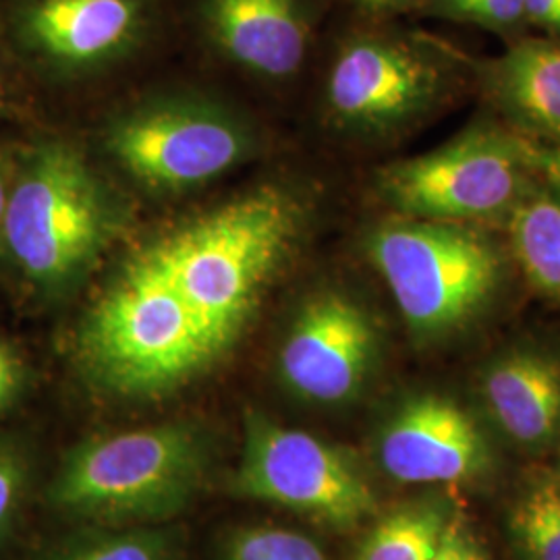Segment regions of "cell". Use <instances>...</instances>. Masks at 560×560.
I'll use <instances>...</instances> for the list:
<instances>
[{
  "label": "cell",
  "instance_id": "3",
  "mask_svg": "<svg viewBox=\"0 0 560 560\" xmlns=\"http://www.w3.org/2000/svg\"><path fill=\"white\" fill-rule=\"evenodd\" d=\"M122 206L62 140L42 141L15 164L2 245L44 295L75 287L122 229Z\"/></svg>",
  "mask_w": 560,
  "mask_h": 560
},
{
  "label": "cell",
  "instance_id": "17",
  "mask_svg": "<svg viewBox=\"0 0 560 560\" xmlns=\"http://www.w3.org/2000/svg\"><path fill=\"white\" fill-rule=\"evenodd\" d=\"M448 515L436 504H411L382 520L361 544L358 560H430Z\"/></svg>",
  "mask_w": 560,
  "mask_h": 560
},
{
  "label": "cell",
  "instance_id": "19",
  "mask_svg": "<svg viewBox=\"0 0 560 560\" xmlns=\"http://www.w3.org/2000/svg\"><path fill=\"white\" fill-rule=\"evenodd\" d=\"M46 560H171V546L159 532L129 529L71 541Z\"/></svg>",
  "mask_w": 560,
  "mask_h": 560
},
{
  "label": "cell",
  "instance_id": "22",
  "mask_svg": "<svg viewBox=\"0 0 560 560\" xmlns=\"http://www.w3.org/2000/svg\"><path fill=\"white\" fill-rule=\"evenodd\" d=\"M425 4L441 18L499 34H513L527 25L523 0H425Z\"/></svg>",
  "mask_w": 560,
  "mask_h": 560
},
{
  "label": "cell",
  "instance_id": "9",
  "mask_svg": "<svg viewBox=\"0 0 560 560\" xmlns=\"http://www.w3.org/2000/svg\"><path fill=\"white\" fill-rule=\"evenodd\" d=\"M235 490L337 529H351L376 511L372 488L340 451L261 413L245 420Z\"/></svg>",
  "mask_w": 560,
  "mask_h": 560
},
{
  "label": "cell",
  "instance_id": "25",
  "mask_svg": "<svg viewBox=\"0 0 560 560\" xmlns=\"http://www.w3.org/2000/svg\"><path fill=\"white\" fill-rule=\"evenodd\" d=\"M529 156L536 173L560 191V143L529 141Z\"/></svg>",
  "mask_w": 560,
  "mask_h": 560
},
{
  "label": "cell",
  "instance_id": "21",
  "mask_svg": "<svg viewBox=\"0 0 560 560\" xmlns=\"http://www.w3.org/2000/svg\"><path fill=\"white\" fill-rule=\"evenodd\" d=\"M32 465L20 442L0 436V546L9 540L30 490Z\"/></svg>",
  "mask_w": 560,
  "mask_h": 560
},
{
  "label": "cell",
  "instance_id": "6",
  "mask_svg": "<svg viewBox=\"0 0 560 560\" xmlns=\"http://www.w3.org/2000/svg\"><path fill=\"white\" fill-rule=\"evenodd\" d=\"M534 175L529 140L499 127H474L386 166L378 189L399 217L478 224L509 217L534 189Z\"/></svg>",
  "mask_w": 560,
  "mask_h": 560
},
{
  "label": "cell",
  "instance_id": "23",
  "mask_svg": "<svg viewBox=\"0 0 560 560\" xmlns=\"http://www.w3.org/2000/svg\"><path fill=\"white\" fill-rule=\"evenodd\" d=\"M430 560H488L478 540L467 532L460 520H451L436 552Z\"/></svg>",
  "mask_w": 560,
  "mask_h": 560
},
{
  "label": "cell",
  "instance_id": "5",
  "mask_svg": "<svg viewBox=\"0 0 560 560\" xmlns=\"http://www.w3.org/2000/svg\"><path fill=\"white\" fill-rule=\"evenodd\" d=\"M368 256L409 330L446 339L492 303L504 279L501 247L476 224L397 217L368 237Z\"/></svg>",
  "mask_w": 560,
  "mask_h": 560
},
{
  "label": "cell",
  "instance_id": "8",
  "mask_svg": "<svg viewBox=\"0 0 560 560\" xmlns=\"http://www.w3.org/2000/svg\"><path fill=\"white\" fill-rule=\"evenodd\" d=\"M104 143L140 185L177 194L245 161L254 138L221 106L177 98L145 102L122 113L108 125Z\"/></svg>",
  "mask_w": 560,
  "mask_h": 560
},
{
  "label": "cell",
  "instance_id": "16",
  "mask_svg": "<svg viewBox=\"0 0 560 560\" xmlns=\"http://www.w3.org/2000/svg\"><path fill=\"white\" fill-rule=\"evenodd\" d=\"M515 260L544 295L560 301V191L532 189L509 214Z\"/></svg>",
  "mask_w": 560,
  "mask_h": 560
},
{
  "label": "cell",
  "instance_id": "14",
  "mask_svg": "<svg viewBox=\"0 0 560 560\" xmlns=\"http://www.w3.org/2000/svg\"><path fill=\"white\" fill-rule=\"evenodd\" d=\"M486 96L521 138L560 143V40L511 44L480 69Z\"/></svg>",
  "mask_w": 560,
  "mask_h": 560
},
{
  "label": "cell",
  "instance_id": "26",
  "mask_svg": "<svg viewBox=\"0 0 560 560\" xmlns=\"http://www.w3.org/2000/svg\"><path fill=\"white\" fill-rule=\"evenodd\" d=\"M13 171H15V164L0 152V245H2V229H4V214H7V203L11 194Z\"/></svg>",
  "mask_w": 560,
  "mask_h": 560
},
{
  "label": "cell",
  "instance_id": "12",
  "mask_svg": "<svg viewBox=\"0 0 560 560\" xmlns=\"http://www.w3.org/2000/svg\"><path fill=\"white\" fill-rule=\"evenodd\" d=\"M388 476L405 483H448L480 474L488 448L476 421L455 400L425 393L407 400L381 439Z\"/></svg>",
  "mask_w": 560,
  "mask_h": 560
},
{
  "label": "cell",
  "instance_id": "4",
  "mask_svg": "<svg viewBox=\"0 0 560 560\" xmlns=\"http://www.w3.org/2000/svg\"><path fill=\"white\" fill-rule=\"evenodd\" d=\"M206 467L208 442L187 423L104 434L65 457L48 499L60 513L81 520H166L191 501Z\"/></svg>",
  "mask_w": 560,
  "mask_h": 560
},
{
  "label": "cell",
  "instance_id": "10",
  "mask_svg": "<svg viewBox=\"0 0 560 560\" xmlns=\"http://www.w3.org/2000/svg\"><path fill=\"white\" fill-rule=\"evenodd\" d=\"M376 355L370 314L340 291H322L301 305L280 349V374L303 399L342 402L363 388Z\"/></svg>",
  "mask_w": 560,
  "mask_h": 560
},
{
  "label": "cell",
  "instance_id": "20",
  "mask_svg": "<svg viewBox=\"0 0 560 560\" xmlns=\"http://www.w3.org/2000/svg\"><path fill=\"white\" fill-rule=\"evenodd\" d=\"M226 560H326L318 544L280 527H254L240 532Z\"/></svg>",
  "mask_w": 560,
  "mask_h": 560
},
{
  "label": "cell",
  "instance_id": "13",
  "mask_svg": "<svg viewBox=\"0 0 560 560\" xmlns=\"http://www.w3.org/2000/svg\"><path fill=\"white\" fill-rule=\"evenodd\" d=\"M200 20L222 55L252 73L284 80L305 59L307 0H200Z\"/></svg>",
  "mask_w": 560,
  "mask_h": 560
},
{
  "label": "cell",
  "instance_id": "18",
  "mask_svg": "<svg viewBox=\"0 0 560 560\" xmlns=\"http://www.w3.org/2000/svg\"><path fill=\"white\" fill-rule=\"evenodd\" d=\"M513 532L529 560H560V481H541L521 499Z\"/></svg>",
  "mask_w": 560,
  "mask_h": 560
},
{
  "label": "cell",
  "instance_id": "15",
  "mask_svg": "<svg viewBox=\"0 0 560 560\" xmlns=\"http://www.w3.org/2000/svg\"><path fill=\"white\" fill-rule=\"evenodd\" d=\"M483 399L502 430L521 444H544L560 428V363L534 349H517L483 372Z\"/></svg>",
  "mask_w": 560,
  "mask_h": 560
},
{
  "label": "cell",
  "instance_id": "1",
  "mask_svg": "<svg viewBox=\"0 0 560 560\" xmlns=\"http://www.w3.org/2000/svg\"><path fill=\"white\" fill-rule=\"evenodd\" d=\"M305 224V203L293 191L268 185L150 241L219 355L240 337Z\"/></svg>",
  "mask_w": 560,
  "mask_h": 560
},
{
  "label": "cell",
  "instance_id": "2",
  "mask_svg": "<svg viewBox=\"0 0 560 560\" xmlns=\"http://www.w3.org/2000/svg\"><path fill=\"white\" fill-rule=\"evenodd\" d=\"M83 370L125 397L179 388L219 360L150 243L136 252L81 324Z\"/></svg>",
  "mask_w": 560,
  "mask_h": 560
},
{
  "label": "cell",
  "instance_id": "24",
  "mask_svg": "<svg viewBox=\"0 0 560 560\" xmlns=\"http://www.w3.org/2000/svg\"><path fill=\"white\" fill-rule=\"evenodd\" d=\"M23 378V363L15 351L0 340V409L9 407L20 395Z\"/></svg>",
  "mask_w": 560,
  "mask_h": 560
},
{
  "label": "cell",
  "instance_id": "11",
  "mask_svg": "<svg viewBox=\"0 0 560 560\" xmlns=\"http://www.w3.org/2000/svg\"><path fill=\"white\" fill-rule=\"evenodd\" d=\"M150 15V0H27L21 40L60 69L85 71L125 57L143 38Z\"/></svg>",
  "mask_w": 560,
  "mask_h": 560
},
{
  "label": "cell",
  "instance_id": "27",
  "mask_svg": "<svg viewBox=\"0 0 560 560\" xmlns=\"http://www.w3.org/2000/svg\"><path fill=\"white\" fill-rule=\"evenodd\" d=\"M351 2L365 13L381 15V13H395V11L409 9V7L418 4V2H425V0H351Z\"/></svg>",
  "mask_w": 560,
  "mask_h": 560
},
{
  "label": "cell",
  "instance_id": "7",
  "mask_svg": "<svg viewBox=\"0 0 560 560\" xmlns=\"http://www.w3.org/2000/svg\"><path fill=\"white\" fill-rule=\"evenodd\" d=\"M457 85L455 55L420 36L358 34L340 46L326 104L345 129L386 136L444 106Z\"/></svg>",
  "mask_w": 560,
  "mask_h": 560
}]
</instances>
